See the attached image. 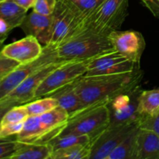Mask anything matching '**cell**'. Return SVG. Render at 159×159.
<instances>
[{
    "label": "cell",
    "mask_w": 159,
    "mask_h": 159,
    "mask_svg": "<svg viewBox=\"0 0 159 159\" xmlns=\"http://www.w3.org/2000/svg\"><path fill=\"white\" fill-rule=\"evenodd\" d=\"M143 77L144 71L141 68L119 74L83 75L75 80V88L85 109L97 104H109L120 94L141 85Z\"/></svg>",
    "instance_id": "6da1fadb"
},
{
    "label": "cell",
    "mask_w": 159,
    "mask_h": 159,
    "mask_svg": "<svg viewBox=\"0 0 159 159\" xmlns=\"http://www.w3.org/2000/svg\"><path fill=\"white\" fill-rule=\"evenodd\" d=\"M58 58L65 61L88 60L116 51L108 35L99 34L87 26L69 40L56 47Z\"/></svg>",
    "instance_id": "7a4b0ae2"
},
{
    "label": "cell",
    "mask_w": 159,
    "mask_h": 159,
    "mask_svg": "<svg viewBox=\"0 0 159 159\" xmlns=\"http://www.w3.org/2000/svg\"><path fill=\"white\" fill-rule=\"evenodd\" d=\"M90 14L82 12L71 0H57L53 16L49 44L58 46L87 27Z\"/></svg>",
    "instance_id": "3957f363"
},
{
    "label": "cell",
    "mask_w": 159,
    "mask_h": 159,
    "mask_svg": "<svg viewBox=\"0 0 159 159\" xmlns=\"http://www.w3.org/2000/svg\"><path fill=\"white\" fill-rule=\"evenodd\" d=\"M110 124L108 104H97L87 107L69 117L66 126L59 135H87L92 141L97 138Z\"/></svg>",
    "instance_id": "277c9868"
},
{
    "label": "cell",
    "mask_w": 159,
    "mask_h": 159,
    "mask_svg": "<svg viewBox=\"0 0 159 159\" xmlns=\"http://www.w3.org/2000/svg\"><path fill=\"white\" fill-rule=\"evenodd\" d=\"M129 0H104L90 14L87 20L89 29L108 35L121 27L128 16Z\"/></svg>",
    "instance_id": "5b68a950"
},
{
    "label": "cell",
    "mask_w": 159,
    "mask_h": 159,
    "mask_svg": "<svg viewBox=\"0 0 159 159\" xmlns=\"http://www.w3.org/2000/svg\"><path fill=\"white\" fill-rule=\"evenodd\" d=\"M56 46L44 45L40 57L27 64H20L15 69L0 79V100L7 97L26 78L43 67L59 60Z\"/></svg>",
    "instance_id": "8992f818"
},
{
    "label": "cell",
    "mask_w": 159,
    "mask_h": 159,
    "mask_svg": "<svg viewBox=\"0 0 159 159\" xmlns=\"http://www.w3.org/2000/svg\"><path fill=\"white\" fill-rule=\"evenodd\" d=\"M88 60L67 61L42 82L35 93V99L50 96L62 87L82 77L88 70Z\"/></svg>",
    "instance_id": "52a82bcc"
},
{
    "label": "cell",
    "mask_w": 159,
    "mask_h": 159,
    "mask_svg": "<svg viewBox=\"0 0 159 159\" xmlns=\"http://www.w3.org/2000/svg\"><path fill=\"white\" fill-rule=\"evenodd\" d=\"M139 127V123L110 124L97 138L91 141L89 159H108L113 150Z\"/></svg>",
    "instance_id": "ba28073f"
},
{
    "label": "cell",
    "mask_w": 159,
    "mask_h": 159,
    "mask_svg": "<svg viewBox=\"0 0 159 159\" xmlns=\"http://www.w3.org/2000/svg\"><path fill=\"white\" fill-rule=\"evenodd\" d=\"M142 89L141 85L131 91L122 93L112 99L108 104L110 124L113 125L141 122L138 113V100Z\"/></svg>",
    "instance_id": "9c48e42d"
},
{
    "label": "cell",
    "mask_w": 159,
    "mask_h": 159,
    "mask_svg": "<svg viewBox=\"0 0 159 159\" xmlns=\"http://www.w3.org/2000/svg\"><path fill=\"white\" fill-rule=\"evenodd\" d=\"M141 68L116 51H110L89 59L88 70L84 75L96 76L128 72Z\"/></svg>",
    "instance_id": "30bf717a"
},
{
    "label": "cell",
    "mask_w": 159,
    "mask_h": 159,
    "mask_svg": "<svg viewBox=\"0 0 159 159\" xmlns=\"http://www.w3.org/2000/svg\"><path fill=\"white\" fill-rule=\"evenodd\" d=\"M109 40L113 48L123 56L140 65L141 59L146 48V42L142 34L136 30L112 31L108 34Z\"/></svg>",
    "instance_id": "8fae6325"
},
{
    "label": "cell",
    "mask_w": 159,
    "mask_h": 159,
    "mask_svg": "<svg viewBox=\"0 0 159 159\" xmlns=\"http://www.w3.org/2000/svg\"><path fill=\"white\" fill-rule=\"evenodd\" d=\"M67 61L59 60L52 62L26 78L14 91H12L8 97L15 99L20 104H25L35 99V93L43 80L51 74L54 69Z\"/></svg>",
    "instance_id": "7c38bea8"
},
{
    "label": "cell",
    "mask_w": 159,
    "mask_h": 159,
    "mask_svg": "<svg viewBox=\"0 0 159 159\" xmlns=\"http://www.w3.org/2000/svg\"><path fill=\"white\" fill-rule=\"evenodd\" d=\"M43 51V47L35 37L26 36L24 38L4 46L1 52L20 64H27L40 57Z\"/></svg>",
    "instance_id": "4fadbf2b"
},
{
    "label": "cell",
    "mask_w": 159,
    "mask_h": 159,
    "mask_svg": "<svg viewBox=\"0 0 159 159\" xmlns=\"http://www.w3.org/2000/svg\"><path fill=\"white\" fill-rule=\"evenodd\" d=\"M53 16H44L32 11L25 16L20 28L26 36H34L40 43L49 44L52 33Z\"/></svg>",
    "instance_id": "5bb4252c"
},
{
    "label": "cell",
    "mask_w": 159,
    "mask_h": 159,
    "mask_svg": "<svg viewBox=\"0 0 159 159\" xmlns=\"http://www.w3.org/2000/svg\"><path fill=\"white\" fill-rule=\"evenodd\" d=\"M54 137L48 133L41 124L39 116H29L23 123L21 131L16 135V140L23 143L48 144Z\"/></svg>",
    "instance_id": "9a60e30c"
},
{
    "label": "cell",
    "mask_w": 159,
    "mask_h": 159,
    "mask_svg": "<svg viewBox=\"0 0 159 159\" xmlns=\"http://www.w3.org/2000/svg\"><path fill=\"white\" fill-rule=\"evenodd\" d=\"M137 159H159V135L152 130L138 129Z\"/></svg>",
    "instance_id": "2e32d148"
},
{
    "label": "cell",
    "mask_w": 159,
    "mask_h": 159,
    "mask_svg": "<svg viewBox=\"0 0 159 159\" xmlns=\"http://www.w3.org/2000/svg\"><path fill=\"white\" fill-rule=\"evenodd\" d=\"M50 96L55 98L58 102L59 106L67 110L69 113V117L77 114L85 109V106L76 91L75 81L62 87Z\"/></svg>",
    "instance_id": "e0dca14e"
},
{
    "label": "cell",
    "mask_w": 159,
    "mask_h": 159,
    "mask_svg": "<svg viewBox=\"0 0 159 159\" xmlns=\"http://www.w3.org/2000/svg\"><path fill=\"white\" fill-rule=\"evenodd\" d=\"M39 116L44 128L54 138L61 133L69 120V113L60 106Z\"/></svg>",
    "instance_id": "ac0fdd59"
},
{
    "label": "cell",
    "mask_w": 159,
    "mask_h": 159,
    "mask_svg": "<svg viewBox=\"0 0 159 159\" xmlns=\"http://www.w3.org/2000/svg\"><path fill=\"white\" fill-rule=\"evenodd\" d=\"M53 149L49 144L23 143L18 147L9 159H51Z\"/></svg>",
    "instance_id": "d6986e66"
},
{
    "label": "cell",
    "mask_w": 159,
    "mask_h": 159,
    "mask_svg": "<svg viewBox=\"0 0 159 159\" xmlns=\"http://www.w3.org/2000/svg\"><path fill=\"white\" fill-rule=\"evenodd\" d=\"M138 110L141 120L145 118L153 117L157 114L159 111V88L141 91Z\"/></svg>",
    "instance_id": "ffe728a7"
},
{
    "label": "cell",
    "mask_w": 159,
    "mask_h": 159,
    "mask_svg": "<svg viewBox=\"0 0 159 159\" xmlns=\"http://www.w3.org/2000/svg\"><path fill=\"white\" fill-rule=\"evenodd\" d=\"M27 10L19 6L12 0L0 1V19L9 23L12 29L20 27Z\"/></svg>",
    "instance_id": "44dd1931"
},
{
    "label": "cell",
    "mask_w": 159,
    "mask_h": 159,
    "mask_svg": "<svg viewBox=\"0 0 159 159\" xmlns=\"http://www.w3.org/2000/svg\"><path fill=\"white\" fill-rule=\"evenodd\" d=\"M90 154L91 143L87 144H76L54 151L51 159H89Z\"/></svg>",
    "instance_id": "7402d4cb"
},
{
    "label": "cell",
    "mask_w": 159,
    "mask_h": 159,
    "mask_svg": "<svg viewBox=\"0 0 159 159\" xmlns=\"http://www.w3.org/2000/svg\"><path fill=\"white\" fill-rule=\"evenodd\" d=\"M138 129L117 146L108 159H137V133Z\"/></svg>",
    "instance_id": "603a6c76"
},
{
    "label": "cell",
    "mask_w": 159,
    "mask_h": 159,
    "mask_svg": "<svg viewBox=\"0 0 159 159\" xmlns=\"http://www.w3.org/2000/svg\"><path fill=\"white\" fill-rule=\"evenodd\" d=\"M24 105L29 116H40L58 107L59 104L55 98L48 96L34 99Z\"/></svg>",
    "instance_id": "cb8c5ba5"
},
{
    "label": "cell",
    "mask_w": 159,
    "mask_h": 159,
    "mask_svg": "<svg viewBox=\"0 0 159 159\" xmlns=\"http://www.w3.org/2000/svg\"><path fill=\"white\" fill-rule=\"evenodd\" d=\"M91 143V139L87 135H59L51 140L48 144L51 146L53 152L60 148L70 147L76 144H87Z\"/></svg>",
    "instance_id": "d4e9b609"
},
{
    "label": "cell",
    "mask_w": 159,
    "mask_h": 159,
    "mask_svg": "<svg viewBox=\"0 0 159 159\" xmlns=\"http://www.w3.org/2000/svg\"><path fill=\"white\" fill-rule=\"evenodd\" d=\"M28 116L29 114L24 104L17 105L6 112L0 121V124L6 125V124L23 123L27 119Z\"/></svg>",
    "instance_id": "484cf974"
},
{
    "label": "cell",
    "mask_w": 159,
    "mask_h": 159,
    "mask_svg": "<svg viewBox=\"0 0 159 159\" xmlns=\"http://www.w3.org/2000/svg\"><path fill=\"white\" fill-rule=\"evenodd\" d=\"M57 0H37L33 7V11L44 16L54 13Z\"/></svg>",
    "instance_id": "4316f807"
},
{
    "label": "cell",
    "mask_w": 159,
    "mask_h": 159,
    "mask_svg": "<svg viewBox=\"0 0 159 159\" xmlns=\"http://www.w3.org/2000/svg\"><path fill=\"white\" fill-rule=\"evenodd\" d=\"M20 65L18 61L9 58L0 51V79L5 77Z\"/></svg>",
    "instance_id": "83f0119b"
},
{
    "label": "cell",
    "mask_w": 159,
    "mask_h": 159,
    "mask_svg": "<svg viewBox=\"0 0 159 159\" xmlns=\"http://www.w3.org/2000/svg\"><path fill=\"white\" fill-rule=\"evenodd\" d=\"M19 141L16 140L0 141V159L9 158L18 147Z\"/></svg>",
    "instance_id": "f1b7e54d"
},
{
    "label": "cell",
    "mask_w": 159,
    "mask_h": 159,
    "mask_svg": "<svg viewBox=\"0 0 159 159\" xmlns=\"http://www.w3.org/2000/svg\"><path fill=\"white\" fill-rule=\"evenodd\" d=\"M23 123L1 125V127H0V140L6 139V138L13 136V135L16 136L21 131Z\"/></svg>",
    "instance_id": "f546056e"
},
{
    "label": "cell",
    "mask_w": 159,
    "mask_h": 159,
    "mask_svg": "<svg viewBox=\"0 0 159 159\" xmlns=\"http://www.w3.org/2000/svg\"><path fill=\"white\" fill-rule=\"evenodd\" d=\"M104 0H78L74 2L82 12L91 14L102 3Z\"/></svg>",
    "instance_id": "4dcf8cb0"
},
{
    "label": "cell",
    "mask_w": 159,
    "mask_h": 159,
    "mask_svg": "<svg viewBox=\"0 0 159 159\" xmlns=\"http://www.w3.org/2000/svg\"><path fill=\"white\" fill-rule=\"evenodd\" d=\"M139 128L152 130L159 135V111L153 117L142 120L140 122Z\"/></svg>",
    "instance_id": "1f68e13d"
},
{
    "label": "cell",
    "mask_w": 159,
    "mask_h": 159,
    "mask_svg": "<svg viewBox=\"0 0 159 159\" xmlns=\"http://www.w3.org/2000/svg\"><path fill=\"white\" fill-rule=\"evenodd\" d=\"M17 105H21L19 102L10 97H6L0 100V121L2 119L6 112L9 111L11 108Z\"/></svg>",
    "instance_id": "d6a6232c"
},
{
    "label": "cell",
    "mask_w": 159,
    "mask_h": 159,
    "mask_svg": "<svg viewBox=\"0 0 159 159\" xmlns=\"http://www.w3.org/2000/svg\"><path fill=\"white\" fill-rule=\"evenodd\" d=\"M144 7L147 8L152 15L159 19V0H139Z\"/></svg>",
    "instance_id": "836d02e7"
},
{
    "label": "cell",
    "mask_w": 159,
    "mask_h": 159,
    "mask_svg": "<svg viewBox=\"0 0 159 159\" xmlns=\"http://www.w3.org/2000/svg\"><path fill=\"white\" fill-rule=\"evenodd\" d=\"M12 1L16 3L19 6L28 11L30 9L34 7L37 0H12Z\"/></svg>",
    "instance_id": "e575fe53"
},
{
    "label": "cell",
    "mask_w": 159,
    "mask_h": 159,
    "mask_svg": "<svg viewBox=\"0 0 159 159\" xmlns=\"http://www.w3.org/2000/svg\"><path fill=\"white\" fill-rule=\"evenodd\" d=\"M8 37L6 36H2V35H0V51H2V48L4 47V42L5 40H6Z\"/></svg>",
    "instance_id": "d590c367"
},
{
    "label": "cell",
    "mask_w": 159,
    "mask_h": 159,
    "mask_svg": "<svg viewBox=\"0 0 159 159\" xmlns=\"http://www.w3.org/2000/svg\"><path fill=\"white\" fill-rule=\"evenodd\" d=\"M71 1H72L73 2H76V1H78V0H71Z\"/></svg>",
    "instance_id": "8d00e7d4"
},
{
    "label": "cell",
    "mask_w": 159,
    "mask_h": 159,
    "mask_svg": "<svg viewBox=\"0 0 159 159\" xmlns=\"http://www.w3.org/2000/svg\"><path fill=\"white\" fill-rule=\"evenodd\" d=\"M0 127H1V124H0Z\"/></svg>",
    "instance_id": "74e56055"
},
{
    "label": "cell",
    "mask_w": 159,
    "mask_h": 159,
    "mask_svg": "<svg viewBox=\"0 0 159 159\" xmlns=\"http://www.w3.org/2000/svg\"><path fill=\"white\" fill-rule=\"evenodd\" d=\"M0 1H2V0H0Z\"/></svg>",
    "instance_id": "f35d334b"
}]
</instances>
